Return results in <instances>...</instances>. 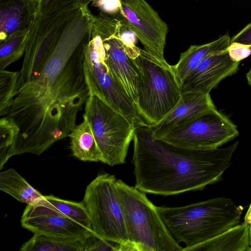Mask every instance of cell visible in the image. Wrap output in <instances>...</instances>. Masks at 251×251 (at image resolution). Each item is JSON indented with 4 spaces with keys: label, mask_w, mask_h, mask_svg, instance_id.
I'll list each match as a JSON object with an SVG mask.
<instances>
[{
    "label": "cell",
    "mask_w": 251,
    "mask_h": 251,
    "mask_svg": "<svg viewBox=\"0 0 251 251\" xmlns=\"http://www.w3.org/2000/svg\"><path fill=\"white\" fill-rule=\"evenodd\" d=\"M84 114L91 125L102 163L111 166L125 163L135 126L95 96H89Z\"/></svg>",
    "instance_id": "cell-8"
},
{
    "label": "cell",
    "mask_w": 251,
    "mask_h": 251,
    "mask_svg": "<svg viewBox=\"0 0 251 251\" xmlns=\"http://www.w3.org/2000/svg\"><path fill=\"white\" fill-rule=\"evenodd\" d=\"M238 135L237 126L215 106L159 139L185 149L211 150L220 148Z\"/></svg>",
    "instance_id": "cell-9"
},
{
    "label": "cell",
    "mask_w": 251,
    "mask_h": 251,
    "mask_svg": "<svg viewBox=\"0 0 251 251\" xmlns=\"http://www.w3.org/2000/svg\"><path fill=\"white\" fill-rule=\"evenodd\" d=\"M28 33L16 34L0 43V70L5 69L25 54Z\"/></svg>",
    "instance_id": "cell-23"
},
{
    "label": "cell",
    "mask_w": 251,
    "mask_h": 251,
    "mask_svg": "<svg viewBox=\"0 0 251 251\" xmlns=\"http://www.w3.org/2000/svg\"><path fill=\"white\" fill-rule=\"evenodd\" d=\"M77 5L47 15H38L29 31L24 60L19 71L18 88L41 70Z\"/></svg>",
    "instance_id": "cell-10"
},
{
    "label": "cell",
    "mask_w": 251,
    "mask_h": 251,
    "mask_svg": "<svg viewBox=\"0 0 251 251\" xmlns=\"http://www.w3.org/2000/svg\"><path fill=\"white\" fill-rule=\"evenodd\" d=\"M44 200L61 214L92 229L90 216L83 201L77 202L65 200L52 195L44 196Z\"/></svg>",
    "instance_id": "cell-22"
},
{
    "label": "cell",
    "mask_w": 251,
    "mask_h": 251,
    "mask_svg": "<svg viewBox=\"0 0 251 251\" xmlns=\"http://www.w3.org/2000/svg\"><path fill=\"white\" fill-rule=\"evenodd\" d=\"M182 251L191 250L240 223L243 208L230 199L216 197L179 207H157Z\"/></svg>",
    "instance_id": "cell-3"
},
{
    "label": "cell",
    "mask_w": 251,
    "mask_h": 251,
    "mask_svg": "<svg viewBox=\"0 0 251 251\" xmlns=\"http://www.w3.org/2000/svg\"><path fill=\"white\" fill-rule=\"evenodd\" d=\"M95 19L88 5H78L41 70L18 87L6 115L19 128L9 158L40 155L76 126L90 96L84 54Z\"/></svg>",
    "instance_id": "cell-1"
},
{
    "label": "cell",
    "mask_w": 251,
    "mask_h": 251,
    "mask_svg": "<svg viewBox=\"0 0 251 251\" xmlns=\"http://www.w3.org/2000/svg\"><path fill=\"white\" fill-rule=\"evenodd\" d=\"M213 107L215 105L209 94L182 93L178 103L168 114L159 122L147 126L152 135L159 139Z\"/></svg>",
    "instance_id": "cell-15"
},
{
    "label": "cell",
    "mask_w": 251,
    "mask_h": 251,
    "mask_svg": "<svg viewBox=\"0 0 251 251\" xmlns=\"http://www.w3.org/2000/svg\"><path fill=\"white\" fill-rule=\"evenodd\" d=\"M39 0H0V43L28 32L38 15Z\"/></svg>",
    "instance_id": "cell-16"
},
{
    "label": "cell",
    "mask_w": 251,
    "mask_h": 251,
    "mask_svg": "<svg viewBox=\"0 0 251 251\" xmlns=\"http://www.w3.org/2000/svg\"><path fill=\"white\" fill-rule=\"evenodd\" d=\"M249 227L245 222L239 223L190 251H251Z\"/></svg>",
    "instance_id": "cell-18"
},
{
    "label": "cell",
    "mask_w": 251,
    "mask_h": 251,
    "mask_svg": "<svg viewBox=\"0 0 251 251\" xmlns=\"http://www.w3.org/2000/svg\"><path fill=\"white\" fill-rule=\"evenodd\" d=\"M86 238H61L34 234L20 250L22 251H84Z\"/></svg>",
    "instance_id": "cell-21"
},
{
    "label": "cell",
    "mask_w": 251,
    "mask_h": 251,
    "mask_svg": "<svg viewBox=\"0 0 251 251\" xmlns=\"http://www.w3.org/2000/svg\"><path fill=\"white\" fill-rule=\"evenodd\" d=\"M121 9L115 18L121 20L137 36L144 49L164 65L168 25L146 0H121Z\"/></svg>",
    "instance_id": "cell-12"
},
{
    "label": "cell",
    "mask_w": 251,
    "mask_h": 251,
    "mask_svg": "<svg viewBox=\"0 0 251 251\" xmlns=\"http://www.w3.org/2000/svg\"><path fill=\"white\" fill-rule=\"evenodd\" d=\"M83 67L90 95L98 97L124 116L136 128L147 126L134 103L112 73L101 40L92 28L84 50Z\"/></svg>",
    "instance_id": "cell-7"
},
{
    "label": "cell",
    "mask_w": 251,
    "mask_h": 251,
    "mask_svg": "<svg viewBox=\"0 0 251 251\" xmlns=\"http://www.w3.org/2000/svg\"><path fill=\"white\" fill-rule=\"evenodd\" d=\"M239 63L230 59L227 50L208 55L183 80L180 86L181 94H209L223 79L237 72Z\"/></svg>",
    "instance_id": "cell-14"
},
{
    "label": "cell",
    "mask_w": 251,
    "mask_h": 251,
    "mask_svg": "<svg viewBox=\"0 0 251 251\" xmlns=\"http://www.w3.org/2000/svg\"><path fill=\"white\" fill-rule=\"evenodd\" d=\"M246 78L248 83L251 86V69L246 74Z\"/></svg>",
    "instance_id": "cell-32"
},
{
    "label": "cell",
    "mask_w": 251,
    "mask_h": 251,
    "mask_svg": "<svg viewBox=\"0 0 251 251\" xmlns=\"http://www.w3.org/2000/svg\"><path fill=\"white\" fill-rule=\"evenodd\" d=\"M122 25L121 20L99 14L96 16L92 28L101 40L112 73L135 105L142 85V76L121 39Z\"/></svg>",
    "instance_id": "cell-11"
},
{
    "label": "cell",
    "mask_w": 251,
    "mask_h": 251,
    "mask_svg": "<svg viewBox=\"0 0 251 251\" xmlns=\"http://www.w3.org/2000/svg\"><path fill=\"white\" fill-rule=\"evenodd\" d=\"M249 235H250V245L251 246V226H250V227H249Z\"/></svg>",
    "instance_id": "cell-33"
},
{
    "label": "cell",
    "mask_w": 251,
    "mask_h": 251,
    "mask_svg": "<svg viewBox=\"0 0 251 251\" xmlns=\"http://www.w3.org/2000/svg\"><path fill=\"white\" fill-rule=\"evenodd\" d=\"M19 133V128L15 122L7 116L0 119V168L9 159V152Z\"/></svg>",
    "instance_id": "cell-25"
},
{
    "label": "cell",
    "mask_w": 251,
    "mask_h": 251,
    "mask_svg": "<svg viewBox=\"0 0 251 251\" xmlns=\"http://www.w3.org/2000/svg\"><path fill=\"white\" fill-rule=\"evenodd\" d=\"M135 187L161 196L201 190L220 179L229 167L238 142L211 150L178 147L154 137L147 126L133 138Z\"/></svg>",
    "instance_id": "cell-2"
},
{
    "label": "cell",
    "mask_w": 251,
    "mask_h": 251,
    "mask_svg": "<svg viewBox=\"0 0 251 251\" xmlns=\"http://www.w3.org/2000/svg\"><path fill=\"white\" fill-rule=\"evenodd\" d=\"M128 251V250L120 243L103 239L93 232L85 240L84 251Z\"/></svg>",
    "instance_id": "cell-26"
},
{
    "label": "cell",
    "mask_w": 251,
    "mask_h": 251,
    "mask_svg": "<svg viewBox=\"0 0 251 251\" xmlns=\"http://www.w3.org/2000/svg\"><path fill=\"white\" fill-rule=\"evenodd\" d=\"M230 59L235 62H240L251 54V46L232 42L227 48Z\"/></svg>",
    "instance_id": "cell-29"
},
{
    "label": "cell",
    "mask_w": 251,
    "mask_h": 251,
    "mask_svg": "<svg viewBox=\"0 0 251 251\" xmlns=\"http://www.w3.org/2000/svg\"><path fill=\"white\" fill-rule=\"evenodd\" d=\"M94 0H39L38 15H47L75 4H88Z\"/></svg>",
    "instance_id": "cell-27"
},
{
    "label": "cell",
    "mask_w": 251,
    "mask_h": 251,
    "mask_svg": "<svg viewBox=\"0 0 251 251\" xmlns=\"http://www.w3.org/2000/svg\"><path fill=\"white\" fill-rule=\"evenodd\" d=\"M22 226L34 234L86 239L92 229L72 220L48 204L44 199L27 204L21 217Z\"/></svg>",
    "instance_id": "cell-13"
},
{
    "label": "cell",
    "mask_w": 251,
    "mask_h": 251,
    "mask_svg": "<svg viewBox=\"0 0 251 251\" xmlns=\"http://www.w3.org/2000/svg\"><path fill=\"white\" fill-rule=\"evenodd\" d=\"M0 190L27 204L36 203L44 197L13 168L0 173Z\"/></svg>",
    "instance_id": "cell-20"
},
{
    "label": "cell",
    "mask_w": 251,
    "mask_h": 251,
    "mask_svg": "<svg viewBox=\"0 0 251 251\" xmlns=\"http://www.w3.org/2000/svg\"><path fill=\"white\" fill-rule=\"evenodd\" d=\"M115 186L130 241L137 251H182L146 193L121 179Z\"/></svg>",
    "instance_id": "cell-4"
},
{
    "label": "cell",
    "mask_w": 251,
    "mask_h": 251,
    "mask_svg": "<svg viewBox=\"0 0 251 251\" xmlns=\"http://www.w3.org/2000/svg\"><path fill=\"white\" fill-rule=\"evenodd\" d=\"M232 42L251 46V23L231 39L230 43Z\"/></svg>",
    "instance_id": "cell-30"
},
{
    "label": "cell",
    "mask_w": 251,
    "mask_h": 251,
    "mask_svg": "<svg viewBox=\"0 0 251 251\" xmlns=\"http://www.w3.org/2000/svg\"><path fill=\"white\" fill-rule=\"evenodd\" d=\"M19 72L0 70V116H6L18 89Z\"/></svg>",
    "instance_id": "cell-24"
},
{
    "label": "cell",
    "mask_w": 251,
    "mask_h": 251,
    "mask_svg": "<svg viewBox=\"0 0 251 251\" xmlns=\"http://www.w3.org/2000/svg\"><path fill=\"white\" fill-rule=\"evenodd\" d=\"M231 38L228 34L211 42L192 45L180 56L177 63L171 65L172 70L179 86L187 75L208 55L227 50Z\"/></svg>",
    "instance_id": "cell-17"
},
{
    "label": "cell",
    "mask_w": 251,
    "mask_h": 251,
    "mask_svg": "<svg viewBox=\"0 0 251 251\" xmlns=\"http://www.w3.org/2000/svg\"><path fill=\"white\" fill-rule=\"evenodd\" d=\"M126 50L142 76L136 107L147 126L154 125L177 104L181 97L180 86L170 65L162 64L145 49L136 46Z\"/></svg>",
    "instance_id": "cell-5"
},
{
    "label": "cell",
    "mask_w": 251,
    "mask_h": 251,
    "mask_svg": "<svg viewBox=\"0 0 251 251\" xmlns=\"http://www.w3.org/2000/svg\"><path fill=\"white\" fill-rule=\"evenodd\" d=\"M83 118L82 122L76 125L68 136L72 153L83 161L102 162V155L89 120L85 114Z\"/></svg>",
    "instance_id": "cell-19"
},
{
    "label": "cell",
    "mask_w": 251,
    "mask_h": 251,
    "mask_svg": "<svg viewBox=\"0 0 251 251\" xmlns=\"http://www.w3.org/2000/svg\"><path fill=\"white\" fill-rule=\"evenodd\" d=\"M244 222L250 226H251V203L245 215Z\"/></svg>",
    "instance_id": "cell-31"
},
{
    "label": "cell",
    "mask_w": 251,
    "mask_h": 251,
    "mask_svg": "<svg viewBox=\"0 0 251 251\" xmlns=\"http://www.w3.org/2000/svg\"><path fill=\"white\" fill-rule=\"evenodd\" d=\"M114 175L100 173L86 187L83 199L88 210L93 232L104 240L137 251L130 241L120 203Z\"/></svg>",
    "instance_id": "cell-6"
},
{
    "label": "cell",
    "mask_w": 251,
    "mask_h": 251,
    "mask_svg": "<svg viewBox=\"0 0 251 251\" xmlns=\"http://www.w3.org/2000/svg\"><path fill=\"white\" fill-rule=\"evenodd\" d=\"M92 6L97 7L100 14L115 18L121 9V0H94Z\"/></svg>",
    "instance_id": "cell-28"
}]
</instances>
